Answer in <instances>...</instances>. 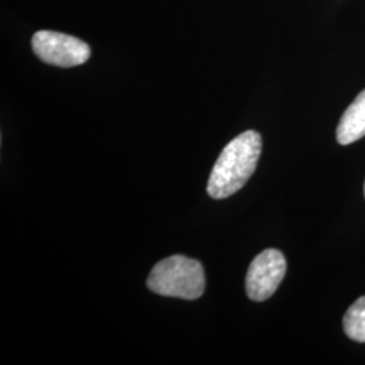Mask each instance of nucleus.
<instances>
[{
  "mask_svg": "<svg viewBox=\"0 0 365 365\" xmlns=\"http://www.w3.org/2000/svg\"><path fill=\"white\" fill-rule=\"evenodd\" d=\"M261 146V135L255 130L244 131L226 145L210 173L207 194L226 199L240 191L256 170Z\"/></svg>",
  "mask_w": 365,
  "mask_h": 365,
  "instance_id": "f257e3e1",
  "label": "nucleus"
},
{
  "mask_svg": "<svg viewBox=\"0 0 365 365\" xmlns=\"http://www.w3.org/2000/svg\"><path fill=\"white\" fill-rule=\"evenodd\" d=\"M148 288L157 295L195 300L206 287L203 265L182 255L170 256L157 262L148 277Z\"/></svg>",
  "mask_w": 365,
  "mask_h": 365,
  "instance_id": "f03ea898",
  "label": "nucleus"
},
{
  "mask_svg": "<svg viewBox=\"0 0 365 365\" xmlns=\"http://www.w3.org/2000/svg\"><path fill=\"white\" fill-rule=\"evenodd\" d=\"M31 45L41 61L60 68L81 66L91 56V49L84 41L51 30L37 31Z\"/></svg>",
  "mask_w": 365,
  "mask_h": 365,
  "instance_id": "7ed1b4c3",
  "label": "nucleus"
},
{
  "mask_svg": "<svg viewBox=\"0 0 365 365\" xmlns=\"http://www.w3.org/2000/svg\"><path fill=\"white\" fill-rule=\"evenodd\" d=\"M287 272V261L277 249H265L250 262L245 287L249 299H269L283 282Z\"/></svg>",
  "mask_w": 365,
  "mask_h": 365,
  "instance_id": "20e7f679",
  "label": "nucleus"
},
{
  "mask_svg": "<svg viewBox=\"0 0 365 365\" xmlns=\"http://www.w3.org/2000/svg\"><path fill=\"white\" fill-rule=\"evenodd\" d=\"M365 135V90L357 95L352 105L341 117L337 128V141L349 145L361 140Z\"/></svg>",
  "mask_w": 365,
  "mask_h": 365,
  "instance_id": "39448f33",
  "label": "nucleus"
},
{
  "mask_svg": "<svg viewBox=\"0 0 365 365\" xmlns=\"http://www.w3.org/2000/svg\"><path fill=\"white\" fill-rule=\"evenodd\" d=\"M345 334L357 342H365V297L353 303L344 317Z\"/></svg>",
  "mask_w": 365,
  "mask_h": 365,
  "instance_id": "423d86ee",
  "label": "nucleus"
},
{
  "mask_svg": "<svg viewBox=\"0 0 365 365\" xmlns=\"http://www.w3.org/2000/svg\"><path fill=\"white\" fill-rule=\"evenodd\" d=\"M364 194H365V184H364Z\"/></svg>",
  "mask_w": 365,
  "mask_h": 365,
  "instance_id": "0eeeda50",
  "label": "nucleus"
}]
</instances>
